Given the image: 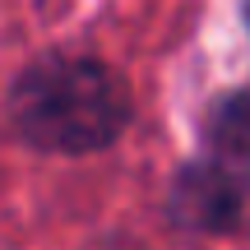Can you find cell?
Returning a JSON list of instances; mask_svg holds the SVG:
<instances>
[{"instance_id": "6da1fadb", "label": "cell", "mask_w": 250, "mask_h": 250, "mask_svg": "<svg viewBox=\"0 0 250 250\" xmlns=\"http://www.w3.org/2000/svg\"><path fill=\"white\" fill-rule=\"evenodd\" d=\"M139 121L130 74L93 46H42L0 93L9 144L37 158H102Z\"/></svg>"}, {"instance_id": "7a4b0ae2", "label": "cell", "mask_w": 250, "mask_h": 250, "mask_svg": "<svg viewBox=\"0 0 250 250\" xmlns=\"http://www.w3.org/2000/svg\"><path fill=\"white\" fill-rule=\"evenodd\" d=\"M162 223L186 241H241L250 236V190L190 153L162 186Z\"/></svg>"}, {"instance_id": "3957f363", "label": "cell", "mask_w": 250, "mask_h": 250, "mask_svg": "<svg viewBox=\"0 0 250 250\" xmlns=\"http://www.w3.org/2000/svg\"><path fill=\"white\" fill-rule=\"evenodd\" d=\"M195 153L250 190V79L204 98L195 116Z\"/></svg>"}, {"instance_id": "277c9868", "label": "cell", "mask_w": 250, "mask_h": 250, "mask_svg": "<svg viewBox=\"0 0 250 250\" xmlns=\"http://www.w3.org/2000/svg\"><path fill=\"white\" fill-rule=\"evenodd\" d=\"M236 14H241V28H246V42H250V0H236Z\"/></svg>"}]
</instances>
